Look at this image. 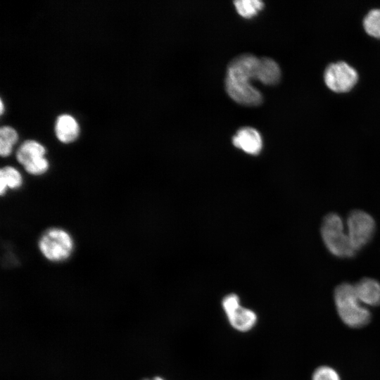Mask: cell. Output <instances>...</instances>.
<instances>
[{
	"instance_id": "1",
	"label": "cell",
	"mask_w": 380,
	"mask_h": 380,
	"mask_svg": "<svg viewBox=\"0 0 380 380\" xmlns=\"http://www.w3.org/2000/svg\"><path fill=\"white\" fill-rule=\"evenodd\" d=\"M334 300L338 315L348 327L361 328L371 320V312L358 299L355 285L343 282L334 291Z\"/></svg>"
},
{
	"instance_id": "2",
	"label": "cell",
	"mask_w": 380,
	"mask_h": 380,
	"mask_svg": "<svg viewBox=\"0 0 380 380\" xmlns=\"http://www.w3.org/2000/svg\"><path fill=\"white\" fill-rule=\"evenodd\" d=\"M320 234L327 251L338 258H351L357 252L350 241L346 223L341 215L329 213L322 219Z\"/></svg>"
},
{
	"instance_id": "3",
	"label": "cell",
	"mask_w": 380,
	"mask_h": 380,
	"mask_svg": "<svg viewBox=\"0 0 380 380\" xmlns=\"http://www.w3.org/2000/svg\"><path fill=\"white\" fill-rule=\"evenodd\" d=\"M42 255L52 262H61L68 259L74 250V241L65 229L52 227L41 235L38 241Z\"/></svg>"
},
{
	"instance_id": "4",
	"label": "cell",
	"mask_w": 380,
	"mask_h": 380,
	"mask_svg": "<svg viewBox=\"0 0 380 380\" xmlns=\"http://www.w3.org/2000/svg\"><path fill=\"white\" fill-rule=\"evenodd\" d=\"M260 58L251 53H243L233 58L227 69L225 87L248 88L250 81L258 80Z\"/></svg>"
},
{
	"instance_id": "5",
	"label": "cell",
	"mask_w": 380,
	"mask_h": 380,
	"mask_svg": "<svg viewBox=\"0 0 380 380\" xmlns=\"http://www.w3.org/2000/svg\"><path fill=\"white\" fill-rule=\"evenodd\" d=\"M346 231L354 250L357 253L372 239L376 232L373 217L360 209L351 210L346 220Z\"/></svg>"
},
{
	"instance_id": "6",
	"label": "cell",
	"mask_w": 380,
	"mask_h": 380,
	"mask_svg": "<svg viewBox=\"0 0 380 380\" xmlns=\"http://www.w3.org/2000/svg\"><path fill=\"white\" fill-rule=\"evenodd\" d=\"M358 80L355 68L343 61L329 63L324 71V80L327 86L337 92L352 89Z\"/></svg>"
},
{
	"instance_id": "7",
	"label": "cell",
	"mask_w": 380,
	"mask_h": 380,
	"mask_svg": "<svg viewBox=\"0 0 380 380\" xmlns=\"http://www.w3.org/2000/svg\"><path fill=\"white\" fill-rule=\"evenodd\" d=\"M232 143L235 147L251 155L258 154L262 147V140L259 132L250 127L239 129L233 137Z\"/></svg>"
},
{
	"instance_id": "8",
	"label": "cell",
	"mask_w": 380,
	"mask_h": 380,
	"mask_svg": "<svg viewBox=\"0 0 380 380\" xmlns=\"http://www.w3.org/2000/svg\"><path fill=\"white\" fill-rule=\"evenodd\" d=\"M355 285L358 299L364 305H380V282L375 279L365 277Z\"/></svg>"
},
{
	"instance_id": "9",
	"label": "cell",
	"mask_w": 380,
	"mask_h": 380,
	"mask_svg": "<svg viewBox=\"0 0 380 380\" xmlns=\"http://www.w3.org/2000/svg\"><path fill=\"white\" fill-rule=\"evenodd\" d=\"M55 132L60 141L69 144L78 137L80 132L79 125L70 115L62 114L56 119Z\"/></svg>"
},
{
	"instance_id": "10",
	"label": "cell",
	"mask_w": 380,
	"mask_h": 380,
	"mask_svg": "<svg viewBox=\"0 0 380 380\" xmlns=\"http://www.w3.org/2000/svg\"><path fill=\"white\" fill-rule=\"evenodd\" d=\"M227 317L230 325L241 332H246L252 329L258 320L257 315L253 310L241 305Z\"/></svg>"
},
{
	"instance_id": "11",
	"label": "cell",
	"mask_w": 380,
	"mask_h": 380,
	"mask_svg": "<svg viewBox=\"0 0 380 380\" xmlns=\"http://www.w3.org/2000/svg\"><path fill=\"white\" fill-rule=\"evenodd\" d=\"M46 148L34 140H26L18 148L16 159L23 167L34 160L45 157Z\"/></svg>"
},
{
	"instance_id": "12",
	"label": "cell",
	"mask_w": 380,
	"mask_h": 380,
	"mask_svg": "<svg viewBox=\"0 0 380 380\" xmlns=\"http://www.w3.org/2000/svg\"><path fill=\"white\" fill-rule=\"evenodd\" d=\"M281 78V70L278 63L271 58H260L258 80L265 85H274Z\"/></svg>"
},
{
	"instance_id": "13",
	"label": "cell",
	"mask_w": 380,
	"mask_h": 380,
	"mask_svg": "<svg viewBox=\"0 0 380 380\" xmlns=\"http://www.w3.org/2000/svg\"><path fill=\"white\" fill-rule=\"evenodd\" d=\"M23 183L20 172L14 167L5 166L0 170V193L4 196L8 189H18Z\"/></svg>"
},
{
	"instance_id": "14",
	"label": "cell",
	"mask_w": 380,
	"mask_h": 380,
	"mask_svg": "<svg viewBox=\"0 0 380 380\" xmlns=\"http://www.w3.org/2000/svg\"><path fill=\"white\" fill-rule=\"evenodd\" d=\"M18 139V135L14 128L10 126H2L0 128V153L2 157H7L11 153Z\"/></svg>"
},
{
	"instance_id": "15",
	"label": "cell",
	"mask_w": 380,
	"mask_h": 380,
	"mask_svg": "<svg viewBox=\"0 0 380 380\" xmlns=\"http://www.w3.org/2000/svg\"><path fill=\"white\" fill-rule=\"evenodd\" d=\"M238 13L246 18L255 15L264 8V3L258 0H239L234 1Z\"/></svg>"
},
{
	"instance_id": "16",
	"label": "cell",
	"mask_w": 380,
	"mask_h": 380,
	"mask_svg": "<svg viewBox=\"0 0 380 380\" xmlns=\"http://www.w3.org/2000/svg\"><path fill=\"white\" fill-rule=\"evenodd\" d=\"M362 23L369 34L380 38V8L369 10L365 15Z\"/></svg>"
},
{
	"instance_id": "17",
	"label": "cell",
	"mask_w": 380,
	"mask_h": 380,
	"mask_svg": "<svg viewBox=\"0 0 380 380\" xmlns=\"http://www.w3.org/2000/svg\"><path fill=\"white\" fill-rule=\"evenodd\" d=\"M312 380H341L336 369L333 367L322 365L318 367L313 372Z\"/></svg>"
},
{
	"instance_id": "18",
	"label": "cell",
	"mask_w": 380,
	"mask_h": 380,
	"mask_svg": "<svg viewBox=\"0 0 380 380\" xmlns=\"http://www.w3.org/2000/svg\"><path fill=\"white\" fill-rule=\"evenodd\" d=\"M49 163L46 157L41 158L24 166L25 170L32 175H42L47 172Z\"/></svg>"
},
{
	"instance_id": "19",
	"label": "cell",
	"mask_w": 380,
	"mask_h": 380,
	"mask_svg": "<svg viewBox=\"0 0 380 380\" xmlns=\"http://www.w3.org/2000/svg\"><path fill=\"white\" fill-rule=\"evenodd\" d=\"M222 306L226 316H227L241 306L240 299L234 293L229 294L222 300Z\"/></svg>"
},
{
	"instance_id": "20",
	"label": "cell",
	"mask_w": 380,
	"mask_h": 380,
	"mask_svg": "<svg viewBox=\"0 0 380 380\" xmlns=\"http://www.w3.org/2000/svg\"><path fill=\"white\" fill-rule=\"evenodd\" d=\"M144 380H165L163 378L160 377V376H155L152 379H144Z\"/></svg>"
},
{
	"instance_id": "21",
	"label": "cell",
	"mask_w": 380,
	"mask_h": 380,
	"mask_svg": "<svg viewBox=\"0 0 380 380\" xmlns=\"http://www.w3.org/2000/svg\"><path fill=\"white\" fill-rule=\"evenodd\" d=\"M4 112V104H3V101L1 100V113L2 114Z\"/></svg>"
}]
</instances>
